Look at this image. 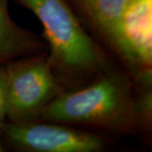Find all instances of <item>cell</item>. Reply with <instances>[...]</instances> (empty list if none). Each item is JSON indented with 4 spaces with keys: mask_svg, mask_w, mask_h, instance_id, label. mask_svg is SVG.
<instances>
[{
    "mask_svg": "<svg viewBox=\"0 0 152 152\" xmlns=\"http://www.w3.org/2000/svg\"><path fill=\"white\" fill-rule=\"evenodd\" d=\"M37 120L108 135L137 134L134 82L123 68L114 65L86 86L60 93Z\"/></svg>",
    "mask_w": 152,
    "mask_h": 152,
    "instance_id": "cell-1",
    "label": "cell"
},
{
    "mask_svg": "<svg viewBox=\"0 0 152 152\" xmlns=\"http://www.w3.org/2000/svg\"><path fill=\"white\" fill-rule=\"evenodd\" d=\"M43 27L52 69L65 91L84 86L115 64L67 0H15Z\"/></svg>",
    "mask_w": 152,
    "mask_h": 152,
    "instance_id": "cell-2",
    "label": "cell"
},
{
    "mask_svg": "<svg viewBox=\"0 0 152 152\" xmlns=\"http://www.w3.org/2000/svg\"><path fill=\"white\" fill-rule=\"evenodd\" d=\"M4 69L10 123L37 120L46 107L65 91L50 66L48 52L11 60Z\"/></svg>",
    "mask_w": 152,
    "mask_h": 152,
    "instance_id": "cell-3",
    "label": "cell"
},
{
    "mask_svg": "<svg viewBox=\"0 0 152 152\" xmlns=\"http://www.w3.org/2000/svg\"><path fill=\"white\" fill-rule=\"evenodd\" d=\"M104 43L134 82L152 80V0H131Z\"/></svg>",
    "mask_w": 152,
    "mask_h": 152,
    "instance_id": "cell-4",
    "label": "cell"
},
{
    "mask_svg": "<svg viewBox=\"0 0 152 152\" xmlns=\"http://www.w3.org/2000/svg\"><path fill=\"white\" fill-rule=\"evenodd\" d=\"M0 135L4 146L25 152H100L111 143L108 137L92 131L43 120L6 121Z\"/></svg>",
    "mask_w": 152,
    "mask_h": 152,
    "instance_id": "cell-5",
    "label": "cell"
},
{
    "mask_svg": "<svg viewBox=\"0 0 152 152\" xmlns=\"http://www.w3.org/2000/svg\"><path fill=\"white\" fill-rule=\"evenodd\" d=\"M48 52L42 37L20 26L11 18L9 0H0V64Z\"/></svg>",
    "mask_w": 152,
    "mask_h": 152,
    "instance_id": "cell-6",
    "label": "cell"
},
{
    "mask_svg": "<svg viewBox=\"0 0 152 152\" xmlns=\"http://www.w3.org/2000/svg\"><path fill=\"white\" fill-rule=\"evenodd\" d=\"M89 32L105 42L131 0H67Z\"/></svg>",
    "mask_w": 152,
    "mask_h": 152,
    "instance_id": "cell-7",
    "label": "cell"
},
{
    "mask_svg": "<svg viewBox=\"0 0 152 152\" xmlns=\"http://www.w3.org/2000/svg\"><path fill=\"white\" fill-rule=\"evenodd\" d=\"M134 115L137 134L151 144L152 80L134 82Z\"/></svg>",
    "mask_w": 152,
    "mask_h": 152,
    "instance_id": "cell-8",
    "label": "cell"
},
{
    "mask_svg": "<svg viewBox=\"0 0 152 152\" xmlns=\"http://www.w3.org/2000/svg\"><path fill=\"white\" fill-rule=\"evenodd\" d=\"M7 85L4 64H0V129L7 121Z\"/></svg>",
    "mask_w": 152,
    "mask_h": 152,
    "instance_id": "cell-9",
    "label": "cell"
},
{
    "mask_svg": "<svg viewBox=\"0 0 152 152\" xmlns=\"http://www.w3.org/2000/svg\"><path fill=\"white\" fill-rule=\"evenodd\" d=\"M4 149H5L4 144V142H3V140H2V138H1V135H0V152L4 151H5Z\"/></svg>",
    "mask_w": 152,
    "mask_h": 152,
    "instance_id": "cell-10",
    "label": "cell"
}]
</instances>
